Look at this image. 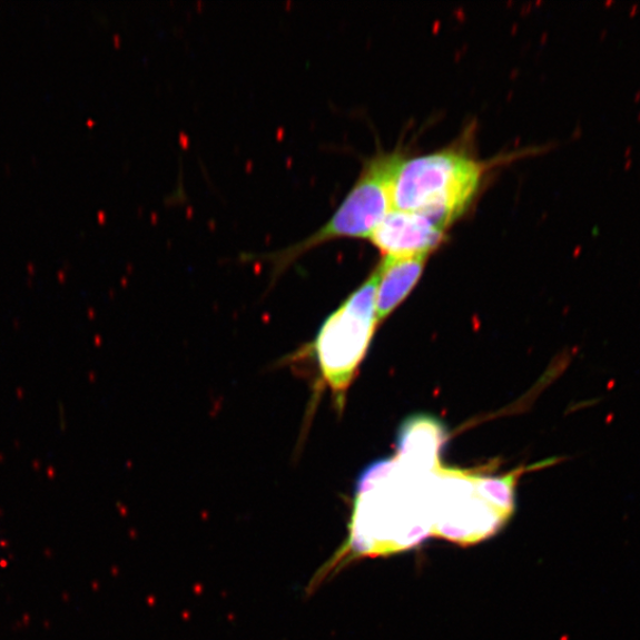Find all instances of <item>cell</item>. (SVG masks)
Wrapping results in <instances>:
<instances>
[{
    "label": "cell",
    "instance_id": "10",
    "mask_svg": "<svg viewBox=\"0 0 640 640\" xmlns=\"http://www.w3.org/2000/svg\"><path fill=\"white\" fill-rule=\"evenodd\" d=\"M638 120L640 121V117L638 118Z\"/></svg>",
    "mask_w": 640,
    "mask_h": 640
},
{
    "label": "cell",
    "instance_id": "3",
    "mask_svg": "<svg viewBox=\"0 0 640 640\" xmlns=\"http://www.w3.org/2000/svg\"><path fill=\"white\" fill-rule=\"evenodd\" d=\"M404 155L377 154L365 160L352 190L347 193L331 218L316 232L298 243L276 252L246 255L245 260L258 259L270 264L277 279L304 254L338 239H370L393 206V183Z\"/></svg>",
    "mask_w": 640,
    "mask_h": 640
},
{
    "label": "cell",
    "instance_id": "8",
    "mask_svg": "<svg viewBox=\"0 0 640 640\" xmlns=\"http://www.w3.org/2000/svg\"><path fill=\"white\" fill-rule=\"evenodd\" d=\"M639 99H640V91H638L637 98L634 100L638 101Z\"/></svg>",
    "mask_w": 640,
    "mask_h": 640
},
{
    "label": "cell",
    "instance_id": "6",
    "mask_svg": "<svg viewBox=\"0 0 640 640\" xmlns=\"http://www.w3.org/2000/svg\"><path fill=\"white\" fill-rule=\"evenodd\" d=\"M521 471L505 477H480L474 481V489L486 503L510 516L514 510V489Z\"/></svg>",
    "mask_w": 640,
    "mask_h": 640
},
{
    "label": "cell",
    "instance_id": "7",
    "mask_svg": "<svg viewBox=\"0 0 640 640\" xmlns=\"http://www.w3.org/2000/svg\"><path fill=\"white\" fill-rule=\"evenodd\" d=\"M637 9H638V6H633V7H632V10H631V12H630V16H633L634 12H637Z\"/></svg>",
    "mask_w": 640,
    "mask_h": 640
},
{
    "label": "cell",
    "instance_id": "9",
    "mask_svg": "<svg viewBox=\"0 0 640 640\" xmlns=\"http://www.w3.org/2000/svg\"><path fill=\"white\" fill-rule=\"evenodd\" d=\"M630 151H631V149H628V151H627L626 156H629Z\"/></svg>",
    "mask_w": 640,
    "mask_h": 640
},
{
    "label": "cell",
    "instance_id": "4",
    "mask_svg": "<svg viewBox=\"0 0 640 640\" xmlns=\"http://www.w3.org/2000/svg\"><path fill=\"white\" fill-rule=\"evenodd\" d=\"M447 229L431 218L394 208L382 219L370 240L384 258H412L430 256L445 243Z\"/></svg>",
    "mask_w": 640,
    "mask_h": 640
},
{
    "label": "cell",
    "instance_id": "5",
    "mask_svg": "<svg viewBox=\"0 0 640 640\" xmlns=\"http://www.w3.org/2000/svg\"><path fill=\"white\" fill-rule=\"evenodd\" d=\"M429 256L412 258H383L380 266V282L376 291V316L378 325L406 299L422 278Z\"/></svg>",
    "mask_w": 640,
    "mask_h": 640
},
{
    "label": "cell",
    "instance_id": "2",
    "mask_svg": "<svg viewBox=\"0 0 640 640\" xmlns=\"http://www.w3.org/2000/svg\"><path fill=\"white\" fill-rule=\"evenodd\" d=\"M378 282L380 266L324 321L314 341L303 345L289 360L294 363L307 358L314 361L322 390H331L339 411L378 325Z\"/></svg>",
    "mask_w": 640,
    "mask_h": 640
},
{
    "label": "cell",
    "instance_id": "1",
    "mask_svg": "<svg viewBox=\"0 0 640 640\" xmlns=\"http://www.w3.org/2000/svg\"><path fill=\"white\" fill-rule=\"evenodd\" d=\"M485 173V163L459 148L404 158L394 177L393 206L449 229L473 204Z\"/></svg>",
    "mask_w": 640,
    "mask_h": 640
}]
</instances>
